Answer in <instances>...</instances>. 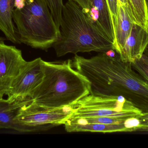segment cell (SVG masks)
I'll return each mask as SVG.
<instances>
[{
	"label": "cell",
	"instance_id": "obj_1",
	"mask_svg": "<svg viewBox=\"0 0 148 148\" xmlns=\"http://www.w3.org/2000/svg\"><path fill=\"white\" fill-rule=\"evenodd\" d=\"M72 63L89 82L90 94L122 96L142 113L148 112V83L134 71L130 63L102 53L90 58L76 54Z\"/></svg>",
	"mask_w": 148,
	"mask_h": 148
},
{
	"label": "cell",
	"instance_id": "obj_2",
	"mask_svg": "<svg viewBox=\"0 0 148 148\" xmlns=\"http://www.w3.org/2000/svg\"><path fill=\"white\" fill-rule=\"evenodd\" d=\"M72 62L43 61L42 81L29 96L34 103L47 108H61L74 106L90 94L89 82L74 68Z\"/></svg>",
	"mask_w": 148,
	"mask_h": 148
},
{
	"label": "cell",
	"instance_id": "obj_3",
	"mask_svg": "<svg viewBox=\"0 0 148 148\" xmlns=\"http://www.w3.org/2000/svg\"><path fill=\"white\" fill-rule=\"evenodd\" d=\"M60 30V39L53 46L59 57L68 54L102 53L114 50L113 42L73 0L64 4Z\"/></svg>",
	"mask_w": 148,
	"mask_h": 148
},
{
	"label": "cell",
	"instance_id": "obj_4",
	"mask_svg": "<svg viewBox=\"0 0 148 148\" xmlns=\"http://www.w3.org/2000/svg\"><path fill=\"white\" fill-rule=\"evenodd\" d=\"M13 20L21 43L47 50L60 39V29L44 0H26L22 9L14 10Z\"/></svg>",
	"mask_w": 148,
	"mask_h": 148
},
{
	"label": "cell",
	"instance_id": "obj_5",
	"mask_svg": "<svg viewBox=\"0 0 148 148\" xmlns=\"http://www.w3.org/2000/svg\"><path fill=\"white\" fill-rule=\"evenodd\" d=\"M71 117H136L142 112L122 96L90 94L74 105Z\"/></svg>",
	"mask_w": 148,
	"mask_h": 148
},
{
	"label": "cell",
	"instance_id": "obj_6",
	"mask_svg": "<svg viewBox=\"0 0 148 148\" xmlns=\"http://www.w3.org/2000/svg\"><path fill=\"white\" fill-rule=\"evenodd\" d=\"M74 106L61 108H47L32 102L23 108L15 120L26 128L27 133L46 131L64 125L73 115Z\"/></svg>",
	"mask_w": 148,
	"mask_h": 148
},
{
	"label": "cell",
	"instance_id": "obj_7",
	"mask_svg": "<svg viewBox=\"0 0 148 148\" xmlns=\"http://www.w3.org/2000/svg\"><path fill=\"white\" fill-rule=\"evenodd\" d=\"M27 61L21 50L0 42V93L8 96L13 81L23 68Z\"/></svg>",
	"mask_w": 148,
	"mask_h": 148
},
{
	"label": "cell",
	"instance_id": "obj_8",
	"mask_svg": "<svg viewBox=\"0 0 148 148\" xmlns=\"http://www.w3.org/2000/svg\"><path fill=\"white\" fill-rule=\"evenodd\" d=\"M43 76V60L39 57L27 61L13 81L8 96H30L32 92L40 84Z\"/></svg>",
	"mask_w": 148,
	"mask_h": 148
},
{
	"label": "cell",
	"instance_id": "obj_9",
	"mask_svg": "<svg viewBox=\"0 0 148 148\" xmlns=\"http://www.w3.org/2000/svg\"><path fill=\"white\" fill-rule=\"evenodd\" d=\"M7 99H0V128L14 129L27 133L26 128L15 119L23 108L33 101L30 96L10 95Z\"/></svg>",
	"mask_w": 148,
	"mask_h": 148
},
{
	"label": "cell",
	"instance_id": "obj_10",
	"mask_svg": "<svg viewBox=\"0 0 148 148\" xmlns=\"http://www.w3.org/2000/svg\"><path fill=\"white\" fill-rule=\"evenodd\" d=\"M148 46V30L134 23L131 34L121 52L120 59L131 63L141 57Z\"/></svg>",
	"mask_w": 148,
	"mask_h": 148
},
{
	"label": "cell",
	"instance_id": "obj_11",
	"mask_svg": "<svg viewBox=\"0 0 148 148\" xmlns=\"http://www.w3.org/2000/svg\"><path fill=\"white\" fill-rule=\"evenodd\" d=\"M65 129L68 133L97 132L111 133L129 132L124 125L121 124H102L88 123L79 120L75 118H70L64 124Z\"/></svg>",
	"mask_w": 148,
	"mask_h": 148
},
{
	"label": "cell",
	"instance_id": "obj_12",
	"mask_svg": "<svg viewBox=\"0 0 148 148\" xmlns=\"http://www.w3.org/2000/svg\"><path fill=\"white\" fill-rule=\"evenodd\" d=\"M126 7L119 4L117 21L115 28L114 50L119 54L123 49L134 26Z\"/></svg>",
	"mask_w": 148,
	"mask_h": 148
},
{
	"label": "cell",
	"instance_id": "obj_13",
	"mask_svg": "<svg viewBox=\"0 0 148 148\" xmlns=\"http://www.w3.org/2000/svg\"><path fill=\"white\" fill-rule=\"evenodd\" d=\"M15 0H0V30L13 43L20 44L13 20Z\"/></svg>",
	"mask_w": 148,
	"mask_h": 148
},
{
	"label": "cell",
	"instance_id": "obj_14",
	"mask_svg": "<svg viewBox=\"0 0 148 148\" xmlns=\"http://www.w3.org/2000/svg\"><path fill=\"white\" fill-rule=\"evenodd\" d=\"M90 7L98 10L99 17L96 24L114 43V34L107 0H90Z\"/></svg>",
	"mask_w": 148,
	"mask_h": 148
},
{
	"label": "cell",
	"instance_id": "obj_15",
	"mask_svg": "<svg viewBox=\"0 0 148 148\" xmlns=\"http://www.w3.org/2000/svg\"><path fill=\"white\" fill-rule=\"evenodd\" d=\"M49 8L54 20L60 29L62 19V10L64 4L62 0H44Z\"/></svg>",
	"mask_w": 148,
	"mask_h": 148
},
{
	"label": "cell",
	"instance_id": "obj_16",
	"mask_svg": "<svg viewBox=\"0 0 148 148\" xmlns=\"http://www.w3.org/2000/svg\"><path fill=\"white\" fill-rule=\"evenodd\" d=\"M133 69L148 83V50L146 49L144 54L139 59L131 63Z\"/></svg>",
	"mask_w": 148,
	"mask_h": 148
},
{
	"label": "cell",
	"instance_id": "obj_17",
	"mask_svg": "<svg viewBox=\"0 0 148 148\" xmlns=\"http://www.w3.org/2000/svg\"><path fill=\"white\" fill-rule=\"evenodd\" d=\"M110 14L111 22L113 26V30L114 31L115 28L117 21L119 3L118 0H107Z\"/></svg>",
	"mask_w": 148,
	"mask_h": 148
},
{
	"label": "cell",
	"instance_id": "obj_18",
	"mask_svg": "<svg viewBox=\"0 0 148 148\" xmlns=\"http://www.w3.org/2000/svg\"><path fill=\"white\" fill-rule=\"evenodd\" d=\"M124 124L129 132L138 130L141 125L140 122L136 116L128 118Z\"/></svg>",
	"mask_w": 148,
	"mask_h": 148
},
{
	"label": "cell",
	"instance_id": "obj_19",
	"mask_svg": "<svg viewBox=\"0 0 148 148\" xmlns=\"http://www.w3.org/2000/svg\"><path fill=\"white\" fill-rule=\"evenodd\" d=\"M77 3L82 9L84 13L88 14L90 9V0H73Z\"/></svg>",
	"mask_w": 148,
	"mask_h": 148
},
{
	"label": "cell",
	"instance_id": "obj_20",
	"mask_svg": "<svg viewBox=\"0 0 148 148\" xmlns=\"http://www.w3.org/2000/svg\"><path fill=\"white\" fill-rule=\"evenodd\" d=\"M140 120V122L141 125L140 127L142 126H148V112L146 113H142L140 115L136 116ZM138 129V130H139Z\"/></svg>",
	"mask_w": 148,
	"mask_h": 148
},
{
	"label": "cell",
	"instance_id": "obj_21",
	"mask_svg": "<svg viewBox=\"0 0 148 148\" xmlns=\"http://www.w3.org/2000/svg\"><path fill=\"white\" fill-rule=\"evenodd\" d=\"M26 4V0H15V9L17 10L22 9Z\"/></svg>",
	"mask_w": 148,
	"mask_h": 148
},
{
	"label": "cell",
	"instance_id": "obj_22",
	"mask_svg": "<svg viewBox=\"0 0 148 148\" xmlns=\"http://www.w3.org/2000/svg\"><path fill=\"white\" fill-rule=\"evenodd\" d=\"M105 54L108 56L110 57H115L116 56V53L115 52L114 50L113 49L110 50L108 51L105 52Z\"/></svg>",
	"mask_w": 148,
	"mask_h": 148
},
{
	"label": "cell",
	"instance_id": "obj_23",
	"mask_svg": "<svg viewBox=\"0 0 148 148\" xmlns=\"http://www.w3.org/2000/svg\"><path fill=\"white\" fill-rule=\"evenodd\" d=\"M139 130H141V131H148V125L140 127Z\"/></svg>",
	"mask_w": 148,
	"mask_h": 148
},
{
	"label": "cell",
	"instance_id": "obj_24",
	"mask_svg": "<svg viewBox=\"0 0 148 148\" xmlns=\"http://www.w3.org/2000/svg\"><path fill=\"white\" fill-rule=\"evenodd\" d=\"M6 38H4L3 37H2V36H0V42L4 41Z\"/></svg>",
	"mask_w": 148,
	"mask_h": 148
},
{
	"label": "cell",
	"instance_id": "obj_25",
	"mask_svg": "<svg viewBox=\"0 0 148 148\" xmlns=\"http://www.w3.org/2000/svg\"><path fill=\"white\" fill-rule=\"evenodd\" d=\"M3 95L2 94H1V93H0V99H2V98H3Z\"/></svg>",
	"mask_w": 148,
	"mask_h": 148
},
{
	"label": "cell",
	"instance_id": "obj_26",
	"mask_svg": "<svg viewBox=\"0 0 148 148\" xmlns=\"http://www.w3.org/2000/svg\"><path fill=\"white\" fill-rule=\"evenodd\" d=\"M147 2V6L148 11V0H146Z\"/></svg>",
	"mask_w": 148,
	"mask_h": 148
},
{
	"label": "cell",
	"instance_id": "obj_27",
	"mask_svg": "<svg viewBox=\"0 0 148 148\" xmlns=\"http://www.w3.org/2000/svg\"><path fill=\"white\" fill-rule=\"evenodd\" d=\"M147 50H148V46L147 47Z\"/></svg>",
	"mask_w": 148,
	"mask_h": 148
}]
</instances>
